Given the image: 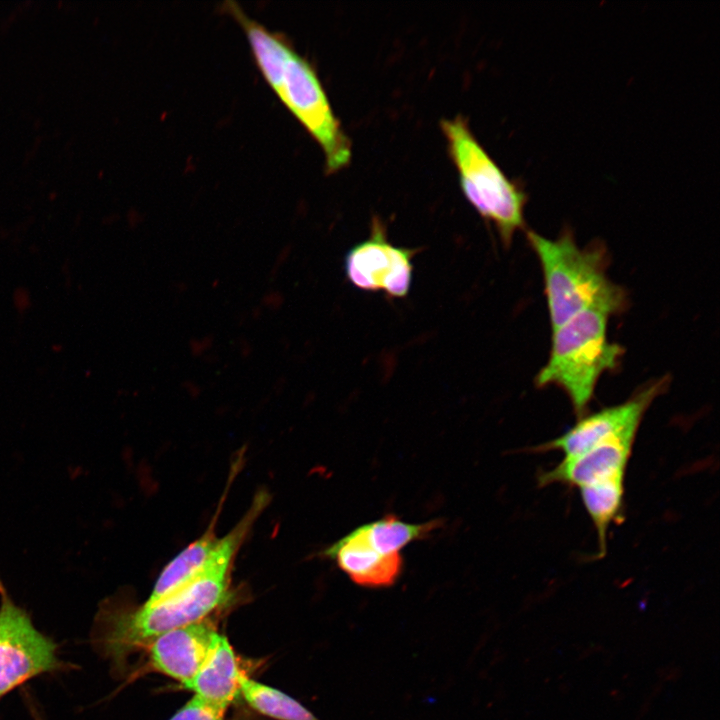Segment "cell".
Segmentation results:
<instances>
[{"label": "cell", "mask_w": 720, "mask_h": 720, "mask_svg": "<svg viewBox=\"0 0 720 720\" xmlns=\"http://www.w3.org/2000/svg\"><path fill=\"white\" fill-rule=\"evenodd\" d=\"M321 555L334 560L339 569L361 587H389L402 572L401 554L384 555L377 551L362 526L326 547Z\"/></svg>", "instance_id": "obj_10"}, {"label": "cell", "mask_w": 720, "mask_h": 720, "mask_svg": "<svg viewBox=\"0 0 720 720\" xmlns=\"http://www.w3.org/2000/svg\"><path fill=\"white\" fill-rule=\"evenodd\" d=\"M241 673L235 652L227 637L218 634L197 674L182 686L205 701L227 709L240 695Z\"/></svg>", "instance_id": "obj_12"}, {"label": "cell", "mask_w": 720, "mask_h": 720, "mask_svg": "<svg viewBox=\"0 0 720 720\" xmlns=\"http://www.w3.org/2000/svg\"><path fill=\"white\" fill-rule=\"evenodd\" d=\"M625 476H616L580 487V497L596 529L599 552L606 551L611 524L621 521L624 512Z\"/></svg>", "instance_id": "obj_14"}, {"label": "cell", "mask_w": 720, "mask_h": 720, "mask_svg": "<svg viewBox=\"0 0 720 720\" xmlns=\"http://www.w3.org/2000/svg\"><path fill=\"white\" fill-rule=\"evenodd\" d=\"M259 513L249 508L241 520L222 537L215 558L193 580L154 603L134 609L102 613L106 622L103 643L111 657L121 659L133 650L148 646L173 629L207 618L230 597L233 559Z\"/></svg>", "instance_id": "obj_1"}, {"label": "cell", "mask_w": 720, "mask_h": 720, "mask_svg": "<svg viewBox=\"0 0 720 720\" xmlns=\"http://www.w3.org/2000/svg\"><path fill=\"white\" fill-rule=\"evenodd\" d=\"M441 128L463 194L484 219L494 224L503 245L508 247L514 234L525 226L527 195L505 176L463 119L443 120Z\"/></svg>", "instance_id": "obj_4"}, {"label": "cell", "mask_w": 720, "mask_h": 720, "mask_svg": "<svg viewBox=\"0 0 720 720\" xmlns=\"http://www.w3.org/2000/svg\"><path fill=\"white\" fill-rule=\"evenodd\" d=\"M218 634L207 618L161 634L147 646L151 665L184 685L197 674Z\"/></svg>", "instance_id": "obj_9"}, {"label": "cell", "mask_w": 720, "mask_h": 720, "mask_svg": "<svg viewBox=\"0 0 720 720\" xmlns=\"http://www.w3.org/2000/svg\"><path fill=\"white\" fill-rule=\"evenodd\" d=\"M239 691L251 708L270 718L276 720H320L288 694L255 681L244 673H241L239 677Z\"/></svg>", "instance_id": "obj_16"}, {"label": "cell", "mask_w": 720, "mask_h": 720, "mask_svg": "<svg viewBox=\"0 0 720 720\" xmlns=\"http://www.w3.org/2000/svg\"><path fill=\"white\" fill-rule=\"evenodd\" d=\"M226 709L194 695L169 720H224Z\"/></svg>", "instance_id": "obj_17"}, {"label": "cell", "mask_w": 720, "mask_h": 720, "mask_svg": "<svg viewBox=\"0 0 720 720\" xmlns=\"http://www.w3.org/2000/svg\"><path fill=\"white\" fill-rule=\"evenodd\" d=\"M418 250L397 247L388 241L384 225L374 218L370 236L351 247L345 255L348 280L357 288L402 298L410 290L412 258Z\"/></svg>", "instance_id": "obj_8"}, {"label": "cell", "mask_w": 720, "mask_h": 720, "mask_svg": "<svg viewBox=\"0 0 720 720\" xmlns=\"http://www.w3.org/2000/svg\"><path fill=\"white\" fill-rule=\"evenodd\" d=\"M270 87L320 145L327 172L345 167L351 158L350 142L333 113L317 73L294 47Z\"/></svg>", "instance_id": "obj_5"}, {"label": "cell", "mask_w": 720, "mask_h": 720, "mask_svg": "<svg viewBox=\"0 0 720 720\" xmlns=\"http://www.w3.org/2000/svg\"><path fill=\"white\" fill-rule=\"evenodd\" d=\"M442 520L434 519L424 523H408L393 514L361 525L368 541L384 555L400 554L408 544L425 539L438 529Z\"/></svg>", "instance_id": "obj_15"}, {"label": "cell", "mask_w": 720, "mask_h": 720, "mask_svg": "<svg viewBox=\"0 0 720 720\" xmlns=\"http://www.w3.org/2000/svg\"><path fill=\"white\" fill-rule=\"evenodd\" d=\"M669 383L668 376L661 377L642 387L623 403L583 415L565 433L535 450H559L564 457H574L610 441L634 443L646 411L666 391Z\"/></svg>", "instance_id": "obj_7"}, {"label": "cell", "mask_w": 720, "mask_h": 720, "mask_svg": "<svg viewBox=\"0 0 720 720\" xmlns=\"http://www.w3.org/2000/svg\"><path fill=\"white\" fill-rule=\"evenodd\" d=\"M526 234L542 269L552 330L587 310L610 316L624 311L627 294L608 278V252L601 243L582 248L569 229L556 239Z\"/></svg>", "instance_id": "obj_2"}, {"label": "cell", "mask_w": 720, "mask_h": 720, "mask_svg": "<svg viewBox=\"0 0 720 720\" xmlns=\"http://www.w3.org/2000/svg\"><path fill=\"white\" fill-rule=\"evenodd\" d=\"M633 443L610 441L574 457H564L552 469L538 476L541 487L554 483L577 488L616 476H625Z\"/></svg>", "instance_id": "obj_11"}, {"label": "cell", "mask_w": 720, "mask_h": 720, "mask_svg": "<svg viewBox=\"0 0 720 720\" xmlns=\"http://www.w3.org/2000/svg\"><path fill=\"white\" fill-rule=\"evenodd\" d=\"M220 507L205 533L164 567L146 603H154L179 590L197 577L215 558L222 544V538L215 534Z\"/></svg>", "instance_id": "obj_13"}, {"label": "cell", "mask_w": 720, "mask_h": 720, "mask_svg": "<svg viewBox=\"0 0 720 720\" xmlns=\"http://www.w3.org/2000/svg\"><path fill=\"white\" fill-rule=\"evenodd\" d=\"M56 650L0 582V698L37 675L58 670L62 663Z\"/></svg>", "instance_id": "obj_6"}, {"label": "cell", "mask_w": 720, "mask_h": 720, "mask_svg": "<svg viewBox=\"0 0 720 720\" xmlns=\"http://www.w3.org/2000/svg\"><path fill=\"white\" fill-rule=\"evenodd\" d=\"M610 315L587 310L552 330L548 361L538 372V387L557 386L568 396L580 418L585 415L600 376L619 367L624 349L610 342Z\"/></svg>", "instance_id": "obj_3"}]
</instances>
